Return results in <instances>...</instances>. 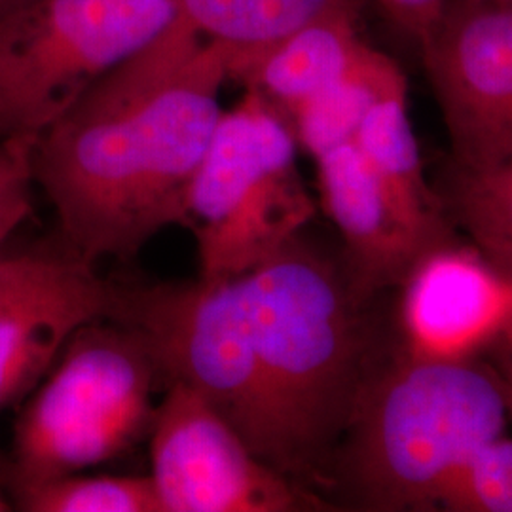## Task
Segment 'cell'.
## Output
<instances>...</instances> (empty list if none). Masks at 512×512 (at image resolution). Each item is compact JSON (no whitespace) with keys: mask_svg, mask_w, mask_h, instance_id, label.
Segmentation results:
<instances>
[{"mask_svg":"<svg viewBox=\"0 0 512 512\" xmlns=\"http://www.w3.org/2000/svg\"><path fill=\"white\" fill-rule=\"evenodd\" d=\"M160 378L137 330L110 319L76 330L16 423V490L124 454L150 433Z\"/></svg>","mask_w":512,"mask_h":512,"instance_id":"cell-5","label":"cell"},{"mask_svg":"<svg viewBox=\"0 0 512 512\" xmlns=\"http://www.w3.org/2000/svg\"><path fill=\"white\" fill-rule=\"evenodd\" d=\"M486 2H507V4H512V0H486Z\"/></svg>","mask_w":512,"mask_h":512,"instance_id":"cell-26","label":"cell"},{"mask_svg":"<svg viewBox=\"0 0 512 512\" xmlns=\"http://www.w3.org/2000/svg\"><path fill=\"white\" fill-rule=\"evenodd\" d=\"M238 279L274 423L275 469L311 494L332 492L334 459L374 370L365 302L344 270L300 238Z\"/></svg>","mask_w":512,"mask_h":512,"instance_id":"cell-2","label":"cell"},{"mask_svg":"<svg viewBox=\"0 0 512 512\" xmlns=\"http://www.w3.org/2000/svg\"><path fill=\"white\" fill-rule=\"evenodd\" d=\"M37 137H0V249L31 213Z\"/></svg>","mask_w":512,"mask_h":512,"instance_id":"cell-20","label":"cell"},{"mask_svg":"<svg viewBox=\"0 0 512 512\" xmlns=\"http://www.w3.org/2000/svg\"><path fill=\"white\" fill-rule=\"evenodd\" d=\"M21 2H25V0H0V14L12 10L14 6H18Z\"/></svg>","mask_w":512,"mask_h":512,"instance_id":"cell-24","label":"cell"},{"mask_svg":"<svg viewBox=\"0 0 512 512\" xmlns=\"http://www.w3.org/2000/svg\"><path fill=\"white\" fill-rule=\"evenodd\" d=\"M492 351H497V361H499V368H495L503 382L509 387L512 397V321L509 323V327L503 330V334L497 338Z\"/></svg>","mask_w":512,"mask_h":512,"instance_id":"cell-23","label":"cell"},{"mask_svg":"<svg viewBox=\"0 0 512 512\" xmlns=\"http://www.w3.org/2000/svg\"><path fill=\"white\" fill-rule=\"evenodd\" d=\"M509 420V387L476 359L374 368L334 459V490L365 511H437L450 478Z\"/></svg>","mask_w":512,"mask_h":512,"instance_id":"cell-3","label":"cell"},{"mask_svg":"<svg viewBox=\"0 0 512 512\" xmlns=\"http://www.w3.org/2000/svg\"><path fill=\"white\" fill-rule=\"evenodd\" d=\"M152 480L165 512H293L327 501L277 473L202 397L173 382L150 427Z\"/></svg>","mask_w":512,"mask_h":512,"instance_id":"cell-8","label":"cell"},{"mask_svg":"<svg viewBox=\"0 0 512 512\" xmlns=\"http://www.w3.org/2000/svg\"><path fill=\"white\" fill-rule=\"evenodd\" d=\"M114 321L145 338L167 384L194 389L275 469L274 423L239 279L122 287Z\"/></svg>","mask_w":512,"mask_h":512,"instance_id":"cell-7","label":"cell"},{"mask_svg":"<svg viewBox=\"0 0 512 512\" xmlns=\"http://www.w3.org/2000/svg\"><path fill=\"white\" fill-rule=\"evenodd\" d=\"M31 512H165L152 476H78L16 490Z\"/></svg>","mask_w":512,"mask_h":512,"instance_id":"cell-18","label":"cell"},{"mask_svg":"<svg viewBox=\"0 0 512 512\" xmlns=\"http://www.w3.org/2000/svg\"><path fill=\"white\" fill-rule=\"evenodd\" d=\"M406 95L408 92L391 93L380 99L366 114L353 143L399 200L425 215L446 219L442 198L425 179Z\"/></svg>","mask_w":512,"mask_h":512,"instance_id":"cell-16","label":"cell"},{"mask_svg":"<svg viewBox=\"0 0 512 512\" xmlns=\"http://www.w3.org/2000/svg\"><path fill=\"white\" fill-rule=\"evenodd\" d=\"M177 18L234 55L232 80L258 55L321 19L359 16V0H175Z\"/></svg>","mask_w":512,"mask_h":512,"instance_id":"cell-14","label":"cell"},{"mask_svg":"<svg viewBox=\"0 0 512 512\" xmlns=\"http://www.w3.org/2000/svg\"><path fill=\"white\" fill-rule=\"evenodd\" d=\"M448 129L454 169L512 156V4L448 0L420 46Z\"/></svg>","mask_w":512,"mask_h":512,"instance_id":"cell-9","label":"cell"},{"mask_svg":"<svg viewBox=\"0 0 512 512\" xmlns=\"http://www.w3.org/2000/svg\"><path fill=\"white\" fill-rule=\"evenodd\" d=\"M2 511H10V505L0 497V512Z\"/></svg>","mask_w":512,"mask_h":512,"instance_id":"cell-25","label":"cell"},{"mask_svg":"<svg viewBox=\"0 0 512 512\" xmlns=\"http://www.w3.org/2000/svg\"><path fill=\"white\" fill-rule=\"evenodd\" d=\"M359 16L321 19L258 55L236 80L262 93L287 116L315 93L348 74L370 48L359 35Z\"/></svg>","mask_w":512,"mask_h":512,"instance_id":"cell-13","label":"cell"},{"mask_svg":"<svg viewBox=\"0 0 512 512\" xmlns=\"http://www.w3.org/2000/svg\"><path fill=\"white\" fill-rule=\"evenodd\" d=\"M232 61L175 18L38 133L35 183L73 253L129 260L167 226H184Z\"/></svg>","mask_w":512,"mask_h":512,"instance_id":"cell-1","label":"cell"},{"mask_svg":"<svg viewBox=\"0 0 512 512\" xmlns=\"http://www.w3.org/2000/svg\"><path fill=\"white\" fill-rule=\"evenodd\" d=\"M442 202L476 251L512 281V156L482 171L452 169Z\"/></svg>","mask_w":512,"mask_h":512,"instance_id":"cell-17","label":"cell"},{"mask_svg":"<svg viewBox=\"0 0 512 512\" xmlns=\"http://www.w3.org/2000/svg\"><path fill=\"white\" fill-rule=\"evenodd\" d=\"M50 255L29 253V255L0 256V302L25 287L44 268Z\"/></svg>","mask_w":512,"mask_h":512,"instance_id":"cell-22","label":"cell"},{"mask_svg":"<svg viewBox=\"0 0 512 512\" xmlns=\"http://www.w3.org/2000/svg\"><path fill=\"white\" fill-rule=\"evenodd\" d=\"M122 285L95 274L71 251L50 255L25 287L0 302V410L31 393L54 368L74 332L114 321Z\"/></svg>","mask_w":512,"mask_h":512,"instance_id":"cell-12","label":"cell"},{"mask_svg":"<svg viewBox=\"0 0 512 512\" xmlns=\"http://www.w3.org/2000/svg\"><path fill=\"white\" fill-rule=\"evenodd\" d=\"M296 154L287 114L262 93L245 88L222 110L186 205L184 228L198 243L202 279L249 274L313 219Z\"/></svg>","mask_w":512,"mask_h":512,"instance_id":"cell-4","label":"cell"},{"mask_svg":"<svg viewBox=\"0 0 512 512\" xmlns=\"http://www.w3.org/2000/svg\"><path fill=\"white\" fill-rule=\"evenodd\" d=\"M313 160L323 209L344 239V274L361 302L401 287L423 256L454 241L448 220L399 200L353 141Z\"/></svg>","mask_w":512,"mask_h":512,"instance_id":"cell-10","label":"cell"},{"mask_svg":"<svg viewBox=\"0 0 512 512\" xmlns=\"http://www.w3.org/2000/svg\"><path fill=\"white\" fill-rule=\"evenodd\" d=\"M175 18V0H25L0 14V137H37Z\"/></svg>","mask_w":512,"mask_h":512,"instance_id":"cell-6","label":"cell"},{"mask_svg":"<svg viewBox=\"0 0 512 512\" xmlns=\"http://www.w3.org/2000/svg\"><path fill=\"white\" fill-rule=\"evenodd\" d=\"M387 18L418 44L429 37L437 25L448 0H372Z\"/></svg>","mask_w":512,"mask_h":512,"instance_id":"cell-21","label":"cell"},{"mask_svg":"<svg viewBox=\"0 0 512 512\" xmlns=\"http://www.w3.org/2000/svg\"><path fill=\"white\" fill-rule=\"evenodd\" d=\"M437 511L512 512V437L484 444L444 486Z\"/></svg>","mask_w":512,"mask_h":512,"instance_id":"cell-19","label":"cell"},{"mask_svg":"<svg viewBox=\"0 0 512 512\" xmlns=\"http://www.w3.org/2000/svg\"><path fill=\"white\" fill-rule=\"evenodd\" d=\"M408 92L403 71L387 55L368 48L361 61L287 116L311 158L355 139L370 109L391 93Z\"/></svg>","mask_w":512,"mask_h":512,"instance_id":"cell-15","label":"cell"},{"mask_svg":"<svg viewBox=\"0 0 512 512\" xmlns=\"http://www.w3.org/2000/svg\"><path fill=\"white\" fill-rule=\"evenodd\" d=\"M401 287V329L410 359H476L512 321L511 279L456 241L423 256Z\"/></svg>","mask_w":512,"mask_h":512,"instance_id":"cell-11","label":"cell"}]
</instances>
